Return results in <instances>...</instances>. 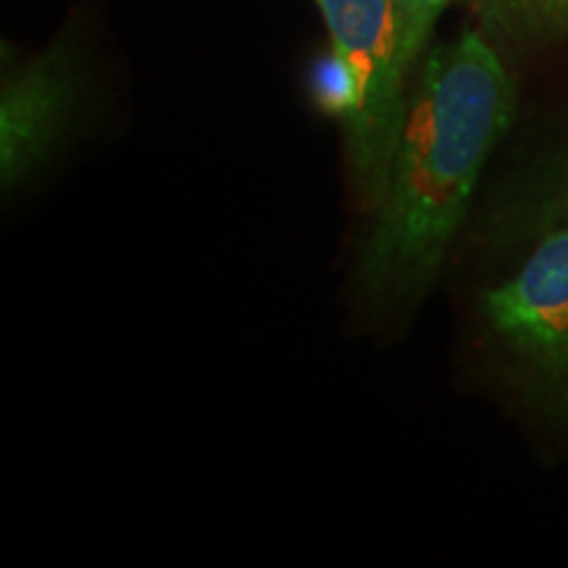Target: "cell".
Listing matches in <instances>:
<instances>
[{
    "label": "cell",
    "instance_id": "cell-4",
    "mask_svg": "<svg viewBox=\"0 0 568 568\" xmlns=\"http://www.w3.org/2000/svg\"><path fill=\"white\" fill-rule=\"evenodd\" d=\"M82 71L74 51L53 45L6 74L0 92V182L17 193L51 163L74 124Z\"/></svg>",
    "mask_w": 568,
    "mask_h": 568
},
{
    "label": "cell",
    "instance_id": "cell-5",
    "mask_svg": "<svg viewBox=\"0 0 568 568\" xmlns=\"http://www.w3.org/2000/svg\"><path fill=\"white\" fill-rule=\"evenodd\" d=\"M481 24L518 42H548L568 32V0H468Z\"/></svg>",
    "mask_w": 568,
    "mask_h": 568
},
{
    "label": "cell",
    "instance_id": "cell-2",
    "mask_svg": "<svg viewBox=\"0 0 568 568\" xmlns=\"http://www.w3.org/2000/svg\"><path fill=\"white\" fill-rule=\"evenodd\" d=\"M332 40L329 109L343 122L353 190L368 213L387 190L408 109V71L422 48L397 0H314Z\"/></svg>",
    "mask_w": 568,
    "mask_h": 568
},
{
    "label": "cell",
    "instance_id": "cell-6",
    "mask_svg": "<svg viewBox=\"0 0 568 568\" xmlns=\"http://www.w3.org/2000/svg\"><path fill=\"white\" fill-rule=\"evenodd\" d=\"M564 219H568V145L550 155L531 176L518 211V222L529 232H545Z\"/></svg>",
    "mask_w": 568,
    "mask_h": 568
},
{
    "label": "cell",
    "instance_id": "cell-1",
    "mask_svg": "<svg viewBox=\"0 0 568 568\" xmlns=\"http://www.w3.org/2000/svg\"><path fill=\"white\" fill-rule=\"evenodd\" d=\"M514 109V77L481 32L426 53L355 268L366 305L403 308L429 290Z\"/></svg>",
    "mask_w": 568,
    "mask_h": 568
},
{
    "label": "cell",
    "instance_id": "cell-3",
    "mask_svg": "<svg viewBox=\"0 0 568 568\" xmlns=\"http://www.w3.org/2000/svg\"><path fill=\"white\" fill-rule=\"evenodd\" d=\"M481 316L524 397L568 432V219L545 230L521 268L485 293Z\"/></svg>",
    "mask_w": 568,
    "mask_h": 568
}]
</instances>
